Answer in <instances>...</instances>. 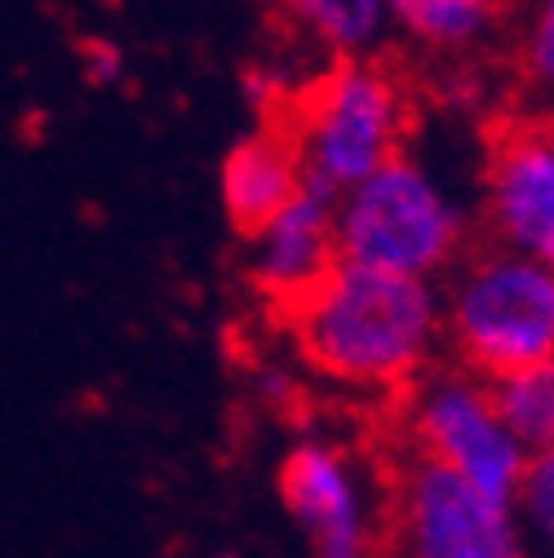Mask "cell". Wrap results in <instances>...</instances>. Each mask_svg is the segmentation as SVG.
<instances>
[{"label": "cell", "mask_w": 554, "mask_h": 558, "mask_svg": "<svg viewBox=\"0 0 554 558\" xmlns=\"http://www.w3.org/2000/svg\"><path fill=\"white\" fill-rule=\"evenodd\" d=\"M302 364L346 390H412L444 345V298L431 279L337 262L289 306Z\"/></svg>", "instance_id": "cell-1"}, {"label": "cell", "mask_w": 554, "mask_h": 558, "mask_svg": "<svg viewBox=\"0 0 554 558\" xmlns=\"http://www.w3.org/2000/svg\"><path fill=\"white\" fill-rule=\"evenodd\" d=\"M444 298V345L453 364L502 381L554 355V266L483 244L466 253L439 284Z\"/></svg>", "instance_id": "cell-2"}, {"label": "cell", "mask_w": 554, "mask_h": 558, "mask_svg": "<svg viewBox=\"0 0 554 558\" xmlns=\"http://www.w3.org/2000/svg\"><path fill=\"white\" fill-rule=\"evenodd\" d=\"M466 253V208L422 160L395 156L337 195L341 262L444 284Z\"/></svg>", "instance_id": "cell-3"}, {"label": "cell", "mask_w": 554, "mask_h": 558, "mask_svg": "<svg viewBox=\"0 0 554 558\" xmlns=\"http://www.w3.org/2000/svg\"><path fill=\"white\" fill-rule=\"evenodd\" d=\"M289 133L298 143L306 182L341 195L404 156L408 98L373 58L333 62L298 98Z\"/></svg>", "instance_id": "cell-4"}, {"label": "cell", "mask_w": 554, "mask_h": 558, "mask_svg": "<svg viewBox=\"0 0 554 558\" xmlns=\"http://www.w3.org/2000/svg\"><path fill=\"white\" fill-rule=\"evenodd\" d=\"M404 430L412 457H426L470 487L519 506V487L532 452L515 439L497 408L493 381L461 364H435L408 390Z\"/></svg>", "instance_id": "cell-5"}, {"label": "cell", "mask_w": 554, "mask_h": 558, "mask_svg": "<svg viewBox=\"0 0 554 558\" xmlns=\"http://www.w3.org/2000/svg\"><path fill=\"white\" fill-rule=\"evenodd\" d=\"M390 558H537L515 501L489 497L453 470L408 457L386 501Z\"/></svg>", "instance_id": "cell-6"}, {"label": "cell", "mask_w": 554, "mask_h": 558, "mask_svg": "<svg viewBox=\"0 0 554 558\" xmlns=\"http://www.w3.org/2000/svg\"><path fill=\"white\" fill-rule=\"evenodd\" d=\"M275 493L315 558H386L382 501L364 461L346 444L328 435L298 439L280 461Z\"/></svg>", "instance_id": "cell-7"}, {"label": "cell", "mask_w": 554, "mask_h": 558, "mask_svg": "<svg viewBox=\"0 0 554 558\" xmlns=\"http://www.w3.org/2000/svg\"><path fill=\"white\" fill-rule=\"evenodd\" d=\"M483 222L493 244L554 266V147L545 124L506 129L483 165Z\"/></svg>", "instance_id": "cell-8"}, {"label": "cell", "mask_w": 554, "mask_h": 558, "mask_svg": "<svg viewBox=\"0 0 554 558\" xmlns=\"http://www.w3.org/2000/svg\"><path fill=\"white\" fill-rule=\"evenodd\" d=\"M244 240H249L244 270L253 279V289L289 311L341 262L337 257V195L306 182L293 204H285L266 227H257Z\"/></svg>", "instance_id": "cell-9"}, {"label": "cell", "mask_w": 554, "mask_h": 558, "mask_svg": "<svg viewBox=\"0 0 554 558\" xmlns=\"http://www.w3.org/2000/svg\"><path fill=\"white\" fill-rule=\"evenodd\" d=\"M306 186V169L289 129H257L227 151L218 169V195L240 235L266 227Z\"/></svg>", "instance_id": "cell-10"}, {"label": "cell", "mask_w": 554, "mask_h": 558, "mask_svg": "<svg viewBox=\"0 0 554 558\" xmlns=\"http://www.w3.org/2000/svg\"><path fill=\"white\" fill-rule=\"evenodd\" d=\"M293 27L333 62H360L373 58L390 27L386 0H280Z\"/></svg>", "instance_id": "cell-11"}, {"label": "cell", "mask_w": 554, "mask_h": 558, "mask_svg": "<svg viewBox=\"0 0 554 558\" xmlns=\"http://www.w3.org/2000/svg\"><path fill=\"white\" fill-rule=\"evenodd\" d=\"M390 27L431 53H466L493 36L502 0H386Z\"/></svg>", "instance_id": "cell-12"}, {"label": "cell", "mask_w": 554, "mask_h": 558, "mask_svg": "<svg viewBox=\"0 0 554 558\" xmlns=\"http://www.w3.org/2000/svg\"><path fill=\"white\" fill-rule=\"evenodd\" d=\"M493 395L506 426L532 457L554 448V355L493 381Z\"/></svg>", "instance_id": "cell-13"}, {"label": "cell", "mask_w": 554, "mask_h": 558, "mask_svg": "<svg viewBox=\"0 0 554 558\" xmlns=\"http://www.w3.org/2000/svg\"><path fill=\"white\" fill-rule=\"evenodd\" d=\"M519 519L528 527L537 558H554V448L528 461V474L519 487Z\"/></svg>", "instance_id": "cell-14"}, {"label": "cell", "mask_w": 554, "mask_h": 558, "mask_svg": "<svg viewBox=\"0 0 554 558\" xmlns=\"http://www.w3.org/2000/svg\"><path fill=\"white\" fill-rule=\"evenodd\" d=\"M519 72L537 98L554 102V0H532L519 36Z\"/></svg>", "instance_id": "cell-15"}, {"label": "cell", "mask_w": 554, "mask_h": 558, "mask_svg": "<svg viewBox=\"0 0 554 558\" xmlns=\"http://www.w3.org/2000/svg\"><path fill=\"white\" fill-rule=\"evenodd\" d=\"M85 76L94 81V85H111L116 76H120V49H111V45H89L85 49Z\"/></svg>", "instance_id": "cell-16"}, {"label": "cell", "mask_w": 554, "mask_h": 558, "mask_svg": "<svg viewBox=\"0 0 554 558\" xmlns=\"http://www.w3.org/2000/svg\"><path fill=\"white\" fill-rule=\"evenodd\" d=\"M545 137H550V147H554V116L545 120Z\"/></svg>", "instance_id": "cell-17"}]
</instances>
